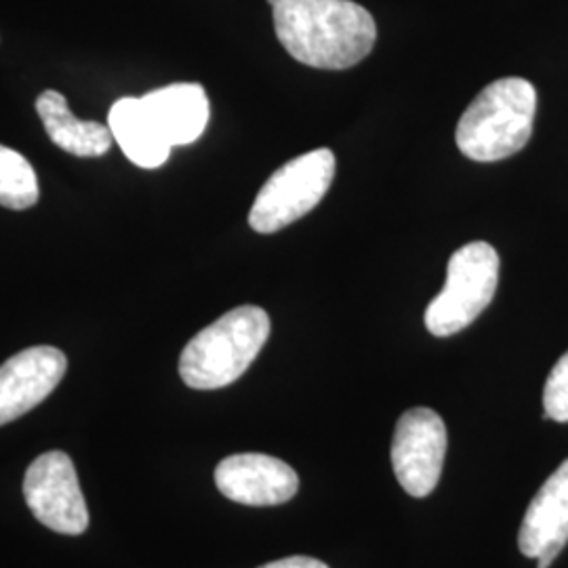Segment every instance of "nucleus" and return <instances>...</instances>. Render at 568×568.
<instances>
[{
	"label": "nucleus",
	"instance_id": "obj_13",
	"mask_svg": "<svg viewBox=\"0 0 568 568\" xmlns=\"http://www.w3.org/2000/svg\"><path fill=\"white\" fill-rule=\"evenodd\" d=\"M108 126L131 163L142 169H156L166 163L171 145L159 131L156 122L152 121L142 98H122L114 103L108 116Z\"/></svg>",
	"mask_w": 568,
	"mask_h": 568
},
{
	"label": "nucleus",
	"instance_id": "obj_1",
	"mask_svg": "<svg viewBox=\"0 0 568 568\" xmlns=\"http://www.w3.org/2000/svg\"><path fill=\"white\" fill-rule=\"evenodd\" d=\"M272 9L278 41L310 68H354L377 41L373 16L352 0H276Z\"/></svg>",
	"mask_w": 568,
	"mask_h": 568
},
{
	"label": "nucleus",
	"instance_id": "obj_14",
	"mask_svg": "<svg viewBox=\"0 0 568 568\" xmlns=\"http://www.w3.org/2000/svg\"><path fill=\"white\" fill-rule=\"evenodd\" d=\"M39 203V180L20 152L0 143V206L23 211Z\"/></svg>",
	"mask_w": 568,
	"mask_h": 568
},
{
	"label": "nucleus",
	"instance_id": "obj_2",
	"mask_svg": "<svg viewBox=\"0 0 568 568\" xmlns=\"http://www.w3.org/2000/svg\"><path fill=\"white\" fill-rule=\"evenodd\" d=\"M535 112L537 91L530 82L518 77L490 82L457 122V148L476 163L509 159L530 140Z\"/></svg>",
	"mask_w": 568,
	"mask_h": 568
},
{
	"label": "nucleus",
	"instance_id": "obj_9",
	"mask_svg": "<svg viewBox=\"0 0 568 568\" xmlns=\"http://www.w3.org/2000/svg\"><path fill=\"white\" fill-rule=\"evenodd\" d=\"M68 371L65 354L53 345L28 347L0 366V426L41 405Z\"/></svg>",
	"mask_w": 568,
	"mask_h": 568
},
{
	"label": "nucleus",
	"instance_id": "obj_11",
	"mask_svg": "<svg viewBox=\"0 0 568 568\" xmlns=\"http://www.w3.org/2000/svg\"><path fill=\"white\" fill-rule=\"evenodd\" d=\"M142 102L171 148L196 142L206 129L209 98L196 82H178L150 91Z\"/></svg>",
	"mask_w": 568,
	"mask_h": 568
},
{
	"label": "nucleus",
	"instance_id": "obj_16",
	"mask_svg": "<svg viewBox=\"0 0 568 568\" xmlns=\"http://www.w3.org/2000/svg\"><path fill=\"white\" fill-rule=\"evenodd\" d=\"M260 568H328L325 562L316 560V558H310V556H288L283 560H276V562H270Z\"/></svg>",
	"mask_w": 568,
	"mask_h": 568
},
{
	"label": "nucleus",
	"instance_id": "obj_4",
	"mask_svg": "<svg viewBox=\"0 0 568 568\" xmlns=\"http://www.w3.org/2000/svg\"><path fill=\"white\" fill-rule=\"evenodd\" d=\"M499 283V255L488 243H467L450 255L447 284L426 310L434 337L462 333L487 310Z\"/></svg>",
	"mask_w": 568,
	"mask_h": 568
},
{
	"label": "nucleus",
	"instance_id": "obj_12",
	"mask_svg": "<svg viewBox=\"0 0 568 568\" xmlns=\"http://www.w3.org/2000/svg\"><path fill=\"white\" fill-rule=\"evenodd\" d=\"M37 112L49 140L79 159H98L112 148V131L95 121H79L58 91H42Z\"/></svg>",
	"mask_w": 568,
	"mask_h": 568
},
{
	"label": "nucleus",
	"instance_id": "obj_8",
	"mask_svg": "<svg viewBox=\"0 0 568 568\" xmlns=\"http://www.w3.org/2000/svg\"><path fill=\"white\" fill-rule=\"evenodd\" d=\"M215 485L230 501L265 508L291 501L300 490V476L272 455L241 453L215 467Z\"/></svg>",
	"mask_w": 568,
	"mask_h": 568
},
{
	"label": "nucleus",
	"instance_id": "obj_5",
	"mask_svg": "<svg viewBox=\"0 0 568 568\" xmlns=\"http://www.w3.org/2000/svg\"><path fill=\"white\" fill-rule=\"evenodd\" d=\"M335 178V154L326 148L283 164L260 190L248 224L260 234H274L295 224L325 199Z\"/></svg>",
	"mask_w": 568,
	"mask_h": 568
},
{
	"label": "nucleus",
	"instance_id": "obj_17",
	"mask_svg": "<svg viewBox=\"0 0 568 568\" xmlns=\"http://www.w3.org/2000/svg\"><path fill=\"white\" fill-rule=\"evenodd\" d=\"M267 2H270V4H274V2H276V0H267Z\"/></svg>",
	"mask_w": 568,
	"mask_h": 568
},
{
	"label": "nucleus",
	"instance_id": "obj_7",
	"mask_svg": "<svg viewBox=\"0 0 568 568\" xmlns=\"http://www.w3.org/2000/svg\"><path fill=\"white\" fill-rule=\"evenodd\" d=\"M445 453L447 426L436 410L417 406L403 413L392 440V466L410 497L424 499L436 488Z\"/></svg>",
	"mask_w": 568,
	"mask_h": 568
},
{
	"label": "nucleus",
	"instance_id": "obj_10",
	"mask_svg": "<svg viewBox=\"0 0 568 568\" xmlns=\"http://www.w3.org/2000/svg\"><path fill=\"white\" fill-rule=\"evenodd\" d=\"M568 544V459L537 490L525 511L518 548L549 568Z\"/></svg>",
	"mask_w": 568,
	"mask_h": 568
},
{
	"label": "nucleus",
	"instance_id": "obj_15",
	"mask_svg": "<svg viewBox=\"0 0 568 568\" xmlns=\"http://www.w3.org/2000/svg\"><path fill=\"white\" fill-rule=\"evenodd\" d=\"M546 417L567 424L568 422V352L554 365L544 387Z\"/></svg>",
	"mask_w": 568,
	"mask_h": 568
},
{
	"label": "nucleus",
	"instance_id": "obj_6",
	"mask_svg": "<svg viewBox=\"0 0 568 568\" xmlns=\"http://www.w3.org/2000/svg\"><path fill=\"white\" fill-rule=\"evenodd\" d=\"M23 499L37 520L61 535H82L89 509L82 497L77 467L63 450L37 457L23 478Z\"/></svg>",
	"mask_w": 568,
	"mask_h": 568
},
{
	"label": "nucleus",
	"instance_id": "obj_3",
	"mask_svg": "<svg viewBox=\"0 0 568 568\" xmlns=\"http://www.w3.org/2000/svg\"><path fill=\"white\" fill-rule=\"evenodd\" d=\"M270 337V316L257 305L230 310L183 347L180 375L192 389H220L241 379Z\"/></svg>",
	"mask_w": 568,
	"mask_h": 568
}]
</instances>
